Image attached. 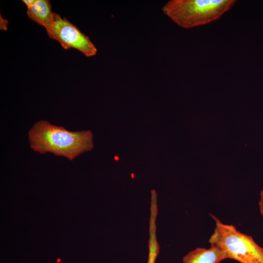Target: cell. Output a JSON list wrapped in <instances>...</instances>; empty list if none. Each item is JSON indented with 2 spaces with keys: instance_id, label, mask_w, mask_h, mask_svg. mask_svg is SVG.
I'll return each mask as SVG.
<instances>
[{
  "instance_id": "6da1fadb",
  "label": "cell",
  "mask_w": 263,
  "mask_h": 263,
  "mask_svg": "<svg viewBox=\"0 0 263 263\" xmlns=\"http://www.w3.org/2000/svg\"><path fill=\"white\" fill-rule=\"evenodd\" d=\"M28 134L34 150L42 154L51 152L70 160L94 147L91 131L71 132L45 120L36 123Z\"/></svg>"
},
{
  "instance_id": "7a4b0ae2",
  "label": "cell",
  "mask_w": 263,
  "mask_h": 263,
  "mask_svg": "<svg viewBox=\"0 0 263 263\" xmlns=\"http://www.w3.org/2000/svg\"><path fill=\"white\" fill-rule=\"evenodd\" d=\"M236 0H170L162 7L165 15L181 28L191 29L220 19Z\"/></svg>"
},
{
  "instance_id": "3957f363",
  "label": "cell",
  "mask_w": 263,
  "mask_h": 263,
  "mask_svg": "<svg viewBox=\"0 0 263 263\" xmlns=\"http://www.w3.org/2000/svg\"><path fill=\"white\" fill-rule=\"evenodd\" d=\"M215 222V228L208 242L219 247L227 259L240 263H263V248L252 236L239 231L232 225L223 223L210 214Z\"/></svg>"
},
{
  "instance_id": "277c9868",
  "label": "cell",
  "mask_w": 263,
  "mask_h": 263,
  "mask_svg": "<svg viewBox=\"0 0 263 263\" xmlns=\"http://www.w3.org/2000/svg\"><path fill=\"white\" fill-rule=\"evenodd\" d=\"M46 30L48 36L58 41L65 50L75 49L87 57L97 54V49L90 38L58 14L54 13L52 22Z\"/></svg>"
},
{
  "instance_id": "5b68a950",
  "label": "cell",
  "mask_w": 263,
  "mask_h": 263,
  "mask_svg": "<svg viewBox=\"0 0 263 263\" xmlns=\"http://www.w3.org/2000/svg\"><path fill=\"white\" fill-rule=\"evenodd\" d=\"M225 252L218 246L208 248L197 247L184 256L182 263H219L226 259Z\"/></svg>"
},
{
  "instance_id": "8992f818",
  "label": "cell",
  "mask_w": 263,
  "mask_h": 263,
  "mask_svg": "<svg viewBox=\"0 0 263 263\" xmlns=\"http://www.w3.org/2000/svg\"><path fill=\"white\" fill-rule=\"evenodd\" d=\"M27 14L29 18L46 29L52 22L54 13L49 0H38L35 4L27 8Z\"/></svg>"
},
{
  "instance_id": "52a82bcc",
  "label": "cell",
  "mask_w": 263,
  "mask_h": 263,
  "mask_svg": "<svg viewBox=\"0 0 263 263\" xmlns=\"http://www.w3.org/2000/svg\"><path fill=\"white\" fill-rule=\"evenodd\" d=\"M150 211L148 242L149 255L147 263H155L160 251V246L156 238V220L158 212L157 204H151Z\"/></svg>"
},
{
  "instance_id": "ba28073f",
  "label": "cell",
  "mask_w": 263,
  "mask_h": 263,
  "mask_svg": "<svg viewBox=\"0 0 263 263\" xmlns=\"http://www.w3.org/2000/svg\"><path fill=\"white\" fill-rule=\"evenodd\" d=\"M259 206L260 213L263 217V189L262 190L260 193V198L259 202Z\"/></svg>"
},
{
  "instance_id": "9c48e42d",
  "label": "cell",
  "mask_w": 263,
  "mask_h": 263,
  "mask_svg": "<svg viewBox=\"0 0 263 263\" xmlns=\"http://www.w3.org/2000/svg\"><path fill=\"white\" fill-rule=\"evenodd\" d=\"M37 0H22V2L26 5L27 8H29L35 4Z\"/></svg>"
},
{
  "instance_id": "30bf717a",
  "label": "cell",
  "mask_w": 263,
  "mask_h": 263,
  "mask_svg": "<svg viewBox=\"0 0 263 263\" xmlns=\"http://www.w3.org/2000/svg\"><path fill=\"white\" fill-rule=\"evenodd\" d=\"M114 158H116V159H115V160H119V157H118L117 156H115Z\"/></svg>"
}]
</instances>
